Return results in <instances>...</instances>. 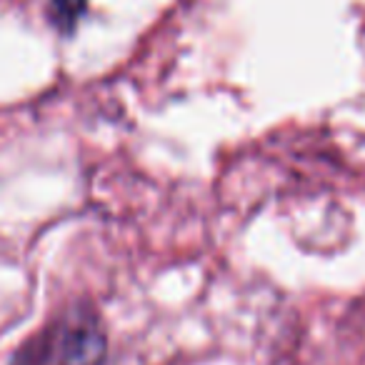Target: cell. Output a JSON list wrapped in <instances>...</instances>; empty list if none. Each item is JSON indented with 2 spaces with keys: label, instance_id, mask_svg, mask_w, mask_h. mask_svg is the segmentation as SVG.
Listing matches in <instances>:
<instances>
[{
  "label": "cell",
  "instance_id": "cell-1",
  "mask_svg": "<svg viewBox=\"0 0 365 365\" xmlns=\"http://www.w3.org/2000/svg\"><path fill=\"white\" fill-rule=\"evenodd\" d=\"M108 333L91 305H71L18 348L11 365H103Z\"/></svg>",
  "mask_w": 365,
  "mask_h": 365
},
{
  "label": "cell",
  "instance_id": "cell-2",
  "mask_svg": "<svg viewBox=\"0 0 365 365\" xmlns=\"http://www.w3.org/2000/svg\"><path fill=\"white\" fill-rule=\"evenodd\" d=\"M88 8V0H51L48 3V18L53 28L61 31L63 36H71L76 31L78 21L83 18Z\"/></svg>",
  "mask_w": 365,
  "mask_h": 365
}]
</instances>
